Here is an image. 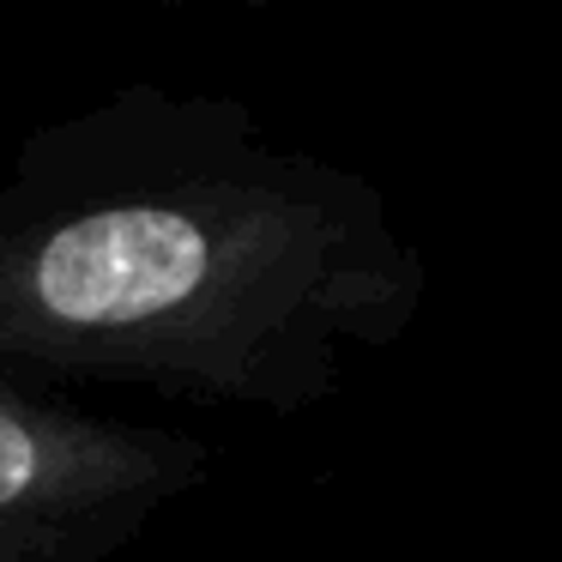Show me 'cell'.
<instances>
[{"label":"cell","mask_w":562,"mask_h":562,"mask_svg":"<svg viewBox=\"0 0 562 562\" xmlns=\"http://www.w3.org/2000/svg\"><path fill=\"white\" fill-rule=\"evenodd\" d=\"M19 333L146 339L188 321L231 363L387 333L417 260L339 188H248L212 206H103L49 231L0 284Z\"/></svg>","instance_id":"cell-1"},{"label":"cell","mask_w":562,"mask_h":562,"mask_svg":"<svg viewBox=\"0 0 562 562\" xmlns=\"http://www.w3.org/2000/svg\"><path fill=\"white\" fill-rule=\"evenodd\" d=\"M151 472V453L110 429L0 400V526L67 514L98 496H115Z\"/></svg>","instance_id":"cell-2"}]
</instances>
